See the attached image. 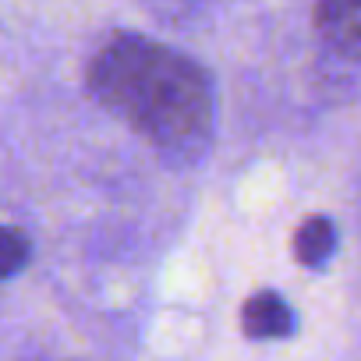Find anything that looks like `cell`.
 I'll return each instance as SVG.
<instances>
[{"mask_svg":"<svg viewBox=\"0 0 361 361\" xmlns=\"http://www.w3.org/2000/svg\"><path fill=\"white\" fill-rule=\"evenodd\" d=\"M96 103L170 163H199L216 135L209 71L152 36L114 32L85 71Z\"/></svg>","mask_w":361,"mask_h":361,"instance_id":"6da1fadb","label":"cell"},{"mask_svg":"<svg viewBox=\"0 0 361 361\" xmlns=\"http://www.w3.org/2000/svg\"><path fill=\"white\" fill-rule=\"evenodd\" d=\"M298 326L290 301L276 290H259L241 308V329L248 340H287Z\"/></svg>","mask_w":361,"mask_h":361,"instance_id":"7a4b0ae2","label":"cell"},{"mask_svg":"<svg viewBox=\"0 0 361 361\" xmlns=\"http://www.w3.org/2000/svg\"><path fill=\"white\" fill-rule=\"evenodd\" d=\"M315 29L329 47L361 54V0H315Z\"/></svg>","mask_w":361,"mask_h":361,"instance_id":"3957f363","label":"cell"},{"mask_svg":"<svg viewBox=\"0 0 361 361\" xmlns=\"http://www.w3.org/2000/svg\"><path fill=\"white\" fill-rule=\"evenodd\" d=\"M336 241H340L336 224L329 216L315 213V216L301 220L298 231H294V259L305 269H326L336 255Z\"/></svg>","mask_w":361,"mask_h":361,"instance_id":"277c9868","label":"cell"},{"mask_svg":"<svg viewBox=\"0 0 361 361\" xmlns=\"http://www.w3.org/2000/svg\"><path fill=\"white\" fill-rule=\"evenodd\" d=\"M29 255H32L29 234L18 231V227L0 224V280H8V276L22 273V269L29 266Z\"/></svg>","mask_w":361,"mask_h":361,"instance_id":"5b68a950","label":"cell"}]
</instances>
